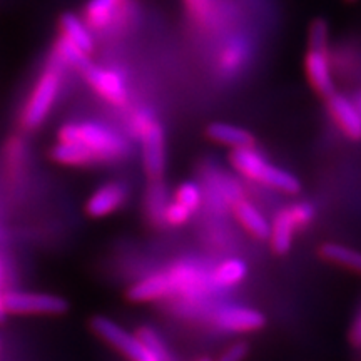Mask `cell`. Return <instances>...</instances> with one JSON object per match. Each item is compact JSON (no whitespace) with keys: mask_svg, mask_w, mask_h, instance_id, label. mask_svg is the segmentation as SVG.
<instances>
[{"mask_svg":"<svg viewBox=\"0 0 361 361\" xmlns=\"http://www.w3.org/2000/svg\"><path fill=\"white\" fill-rule=\"evenodd\" d=\"M298 224L295 221V216H293L290 206L284 207L283 211H279L276 218L271 223V233L269 239L271 247L273 251L279 256L288 255L293 246V236H295Z\"/></svg>","mask_w":361,"mask_h":361,"instance_id":"16","label":"cell"},{"mask_svg":"<svg viewBox=\"0 0 361 361\" xmlns=\"http://www.w3.org/2000/svg\"><path fill=\"white\" fill-rule=\"evenodd\" d=\"M247 59V49L243 42H233L226 45L224 51L221 52L219 67L221 71L228 72V74H236V72L245 66Z\"/></svg>","mask_w":361,"mask_h":361,"instance_id":"24","label":"cell"},{"mask_svg":"<svg viewBox=\"0 0 361 361\" xmlns=\"http://www.w3.org/2000/svg\"><path fill=\"white\" fill-rule=\"evenodd\" d=\"M141 142V161L142 169L149 180L162 179L168 166V142H166V130L157 119L147 126V129L139 135Z\"/></svg>","mask_w":361,"mask_h":361,"instance_id":"7","label":"cell"},{"mask_svg":"<svg viewBox=\"0 0 361 361\" xmlns=\"http://www.w3.org/2000/svg\"><path fill=\"white\" fill-rule=\"evenodd\" d=\"M90 328L96 335L111 345L112 348L124 355L129 361H161L144 345L137 333H130L107 316L97 314L90 319Z\"/></svg>","mask_w":361,"mask_h":361,"instance_id":"5","label":"cell"},{"mask_svg":"<svg viewBox=\"0 0 361 361\" xmlns=\"http://www.w3.org/2000/svg\"><path fill=\"white\" fill-rule=\"evenodd\" d=\"M355 104H356V107H358V111H360V114H361V96H358L355 99Z\"/></svg>","mask_w":361,"mask_h":361,"instance_id":"33","label":"cell"},{"mask_svg":"<svg viewBox=\"0 0 361 361\" xmlns=\"http://www.w3.org/2000/svg\"><path fill=\"white\" fill-rule=\"evenodd\" d=\"M178 290V278L173 273H156L141 279L128 290V300L133 303H149L168 298Z\"/></svg>","mask_w":361,"mask_h":361,"instance_id":"10","label":"cell"},{"mask_svg":"<svg viewBox=\"0 0 361 361\" xmlns=\"http://www.w3.org/2000/svg\"><path fill=\"white\" fill-rule=\"evenodd\" d=\"M183 2L194 20L206 22L209 19L211 11H213V4H211V0H183Z\"/></svg>","mask_w":361,"mask_h":361,"instance_id":"28","label":"cell"},{"mask_svg":"<svg viewBox=\"0 0 361 361\" xmlns=\"http://www.w3.org/2000/svg\"><path fill=\"white\" fill-rule=\"evenodd\" d=\"M191 216H192L191 211H188L186 207H183L176 201L171 200L168 209H166V214H164V226H171V228H180V226H184L189 219H191Z\"/></svg>","mask_w":361,"mask_h":361,"instance_id":"26","label":"cell"},{"mask_svg":"<svg viewBox=\"0 0 361 361\" xmlns=\"http://www.w3.org/2000/svg\"><path fill=\"white\" fill-rule=\"evenodd\" d=\"M206 135L209 141L219 144V146L229 147L231 151L256 146V137L251 130L229 123H219V121L207 126Z\"/></svg>","mask_w":361,"mask_h":361,"instance_id":"13","label":"cell"},{"mask_svg":"<svg viewBox=\"0 0 361 361\" xmlns=\"http://www.w3.org/2000/svg\"><path fill=\"white\" fill-rule=\"evenodd\" d=\"M137 336L141 338L144 345H146L147 348L151 350L152 353H154L161 361H171V355H169L168 348H166L164 341L161 340V336L157 335V333L151 326H142L137 331Z\"/></svg>","mask_w":361,"mask_h":361,"instance_id":"25","label":"cell"},{"mask_svg":"<svg viewBox=\"0 0 361 361\" xmlns=\"http://www.w3.org/2000/svg\"><path fill=\"white\" fill-rule=\"evenodd\" d=\"M216 324L226 331L252 333L264 328L266 318L263 313L239 306H224L216 313Z\"/></svg>","mask_w":361,"mask_h":361,"instance_id":"12","label":"cell"},{"mask_svg":"<svg viewBox=\"0 0 361 361\" xmlns=\"http://www.w3.org/2000/svg\"><path fill=\"white\" fill-rule=\"evenodd\" d=\"M85 82L90 85V89L97 94L99 97L109 102L111 106L123 107L129 101V90L126 84L124 75L112 67H104L89 64L82 71Z\"/></svg>","mask_w":361,"mask_h":361,"instance_id":"8","label":"cell"},{"mask_svg":"<svg viewBox=\"0 0 361 361\" xmlns=\"http://www.w3.org/2000/svg\"><path fill=\"white\" fill-rule=\"evenodd\" d=\"M355 336H358L360 338V341H361V319H360V323L356 324V328H355Z\"/></svg>","mask_w":361,"mask_h":361,"instance_id":"32","label":"cell"},{"mask_svg":"<svg viewBox=\"0 0 361 361\" xmlns=\"http://www.w3.org/2000/svg\"><path fill=\"white\" fill-rule=\"evenodd\" d=\"M129 192V184L124 180H107L87 197L85 213L96 219L107 218L128 202Z\"/></svg>","mask_w":361,"mask_h":361,"instance_id":"9","label":"cell"},{"mask_svg":"<svg viewBox=\"0 0 361 361\" xmlns=\"http://www.w3.org/2000/svg\"><path fill=\"white\" fill-rule=\"evenodd\" d=\"M7 308H6V293L2 291V266H0V323L6 322L7 318Z\"/></svg>","mask_w":361,"mask_h":361,"instance_id":"31","label":"cell"},{"mask_svg":"<svg viewBox=\"0 0 361 361\" xmlns=\"http://www.w3.org/2000/svg\"><path fill=\"white\" fill-rule=\"evenodd\" d=\"M51 57L56 62H59L62 67H64V69L84 71L85 67L90 64L89 54L80 51L79 47H75L74 44L62 37V35H59L56 42H54Z\"/></svg>","mask_w":361,"mask_h":361,"instance_id":"21","label":"cell"},{"mask_svg":"<svg viewBox=\"0 0 361 361\" xmlns=\"http://www.w3.org/2000/svg\"><path fill=\"white\" fill-rule=\"evenodd\" d=\"M197 361H214V360H211L209 356H202V358H200Z\"/></svg>","mask_w":361,"mask_h":361,"instance_id":"34","label":"cell"},{"mask_svg":"<svg viewBox=\"0 0 361 361\" xmlns=\"http://www.w3.org/2000/svg\"><path fill=\"white\" fill-rule=\"evenodd\" d=\"M7 159L8 164L13 166V171L19 169L22 159H24V142L19 137L12 139L11 144L7 146Z\"/></svg>","mask_w":361,"mask_h":361,"instance_id":"30","label":"cell"},{"mask_svg":"<svg viewBox=\"0 0 361 361\" xmlns=\"http://www.w3.org/2000/svg\"><path fill=\"white\" fill-rule=\"evenodd\" d=\"M234 216H236L238 223L241 224L252 238L259 239V241L269 239L271 223L264 218L258 207L251 204L250 201H236V204H234Z\"/></svg>","mask_w":361,"mask_h":361,"instance_id":"17","label":"cell"},{"mask_svg":"<svg viewBox=\"0 0 361 361\" xmlns=\"http://www.w3.org/2000/svg\"><path fill=\"white\" fill-rule=\"evenodd\" d=\"M64 67L59 62L49 59L47 66L35 80L32 90H30L29 99H27L24 109L20 114V124L24 129H37L45 123L52 107L56 106L59 94L62 89V75H64Z\"/></svg>","mask_w":361,"mask_h":361,"instance_id":"4","label":"cell"},{"mask_svg":"<svg viewBox=\"0 0 361 361\" xmlns=\"http://www.w3.org/2000/svg\"><path fill=\"white\" fill-rule=\"evenodd\" d=\"M126 0H89L84 8V20L92 32H102L116 20Z\"/></svg>","mask_w":361,"mask_h":361,"instance_id":"15","label":"cell"},{"mask_svg":"<svg viewBox=\"0 0 361 361\" xmlns=\"http://www.w3.org/2000/svg\"><path fill=\"white\" fill-rule=\"evenodd\" d=\"M319 256L329 264L340 266L361 276V251L355 247L338 245V243H324L319 247Z\"/></svg>","mask_w":361,"mask_h":361,"instance_id":"19","label":"cell"},{"mask_svg":"<svg viewBox=\"0 0 361 361\" xmlns=\"http://www.w3.org/2000/svg\"><path fill=\"white\" fill-rule=\"evenodd\" d=\"M247 266L241 259H226L214 271V283L219 286H233L246 278Z\"/></svg>","mask_w":361,"mask_h":361,"instance_id":"22","label":"cell"},{"mask_svg":"<svg viewBox=\"0 0 361 361\" xmlns=\"http://www.w3.org/2000/svg\"><path fill=\"white\" fill-rule=\"evenodd\" d=\"M154 119L156 117L146 109L134 111L133 116H130V119H129V124H128L130 134H133L135 139H139V135H141L144 130L147 129V126L151 124Z\"/></svg>","mask_w":361,"mask_h":361,"instance_id":"27","label":"cell"},{"mask_svg":"<svg viewBox=\"0 0 361 361\" xmlns=\"http://www.w3.org/2000/svg\"><path fill=\"white\" fill-rule=\"evenodd\" d=\"M250 343L247 341H236L231 346H228L223 353L218 356V360L214 361H246L250 356Z\"/></svg>","mask_w":361,"mask_h":361,"instance_id":"29","label":"cell"},{"mask_svg":"<svg viewBox=\"0 0 361 361\" xmlns=\"http://www.w3.org/2000/svg\"><path fill=\"white\" fill-rule=\"evenodd\" d=\"M328 112L341 133L351 141H361V114L355 101L343 94H333L326 99Z\"/></svg>","mask_w":361,"mask_h":361,"instance_id":"11","label":"cell"},{"mask_svg":"<svg viewBox=\"0 0 361 361\" xmlns=\"http://www.w3.org/2000/svg\"><path fill=\"white\" fill-rule=\"evenodd\" d=\"M229 161L236 173L255 180V183L264 184V186L284 194H298L301 191V183L295 174L271 164L264 159L263 154L256 151V147L231 151Z\"/></svg>","mask_w":361,"mask_h":361,"instance_id":"3","label":"cell"},{"mask_svg":"<svg viewBox=\"0 0 361 361\" xmlns=\"http://www.w3.org/2000/svg\"><path fill=\"white\" fill-rule=\"evenodd\" d=\"M173 201H176L183 207H186L188 211H191L194 214L201 207L202 189L200 184L194 183V180H184V183H180L178 189L174 191Z\"/></svg>","mask_w":361,"mask_h":361,"instance_id":"23","label":"cell"},{"mask_svg":"<svg viewBox=\"0 0 361 361\" xmlns=\"http://www.w3.org/2000/svg\"><path fill=\"white\" fill-rule=\"evenodd\" d=\"M61 141L82 144L90 152L96 164H112L128 159L130 154L129 139L97 121H74L61 126L57 133Z\"/></svg>","mask_w":361,"mask_h":361,"instance_id":"1","label":"cell"},{"mask_svg":"<svg viewBox=\"0 0 361 361\" xmlns=\"http://www.w3.org/2000/svg\"><path fill=\"white\" fill-rule=\"evenodd\" d=\"M305 71L310 85L318 96L328 99L336 94L331 56H329V27L324 19H314L310 25Z\"/></svg>","mask_w":361,"mask_h":361,"instance_id":"2","label":"cell"},{"mask_svg":"<svg viewBox=\"0 0 361 361\" xmlns=\"http://www.w3.org/2000/svg\"><path fill=\"white\" fill-rule=\"evenodd\" d=\"M6 308L8 314L59 316L69 311V303L51 293L11 291L6 293Z\"/></svg>","mask_w":361,"mask_h":361,"instance_id":"6","label":"cell"},{"mask_svg":"<svg viewBox=\"0 0 361 361\" xmlns=\"http://www.w3.org/2000/svg\"><path fill=\"white\" fill-rule=\"evenodd\" d=\"M346 2H355V0H346Z\"/></svg>","mask_w":361,"mask_h":361,"instance_id":"35","label":"cell"},{"mask_svg":"<svg viewBox=\"0 0 361 361\" xmlns=\"http://www.w3.org/2000/svg\"><path fill=\"white\" fill-rule=\"evenodd\" d=\"M51 157L54 162L67 168H89V166H96V161L90 156V152L85 149L82 144L74 141H61L54 144L51 149Z\"/></svg>","mask_w":361,"mask_h":361,"instance_id":"18","label":"cell"},{"mask_svg":"<svg viewBox=\"0 0 361 361\" xmlns=\"http://www.w3.org/2000/svg\"><path fill=\"white\" fill-rule=\"evenodd\" d=\"M59 35L69 40L85 54H92L96 49L92 30L85 24L84 17H79L74 12H64L59 19Z\"/></svg>","mask_w":361,"mask_h":361,"instance_id":"14","label":"cell"},{"mask_svg":"<svg viewBox=\"0 0 361 361\" xmlns=\"http://www.w3.org/2000/svg\"><path fill=\"white\" fill-rule=\"evenodd\" d=\"M171 202L168 186L162 179L151 180L146 191V213L152 224L164 226V214Z\"/></svg>","mask_w":361,"mask_h":361,"instance_id":"20","label":"cell"}]
</instances>
